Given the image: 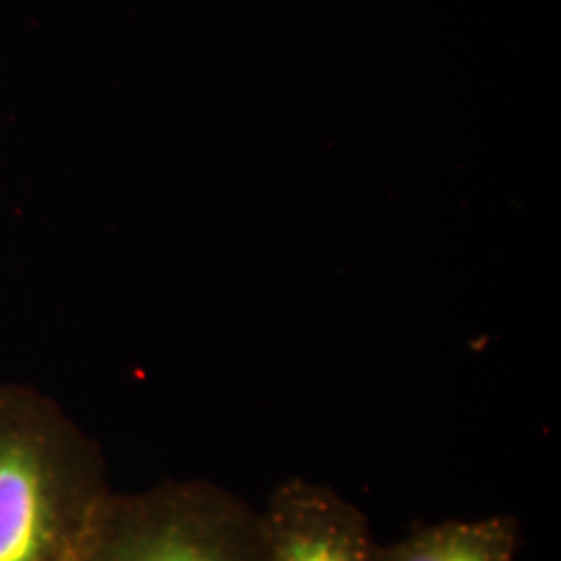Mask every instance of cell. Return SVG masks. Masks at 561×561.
I'll return each mask as SVG.
<instances>
[{
    "label": "cell",
    "instance_id": "obj_1",
    "mask_svg": "<svg viewBox=\"0 0 561 561\" xmlns=\"http://www.w3.org/2000/svg\"><path fill=\"white\" fill-rule=\"evenodd\" d=\"M113 489L101 445L59 403L0 385V561H78Z\"/></svg>",
    "mask_w": 561,
    "mask_h": 561
},
{
    "label": "cell",
    "instance_id": "obj_2",
    "mask_svg": "<svg viewBox=\"0 0 561 561\" xmlns=\"http://www.w3.org/2000/svg\"><path fill=\"white\" fill-rule=\"evenodd\" d=\"M78 561H268L259 510L202 479L111 493Z\"/></svg>",
    "mask_w": 561,
    "mask_h": 561
},
{
    "label": "cell",
    "instance_id": "obj_3",
    "mask_svg": "<svg viewBox=\"0 0 561 561\" xmlns=\"http://www.w3.org/2000/svg\"><path fill=\"white\" fill-rule=\"evenodd\" d=\"M259 522L268 561H377L379 542L366 514L321 482H280Z\"/></svg>",
    "mask_w": 561,
    "mask_h": 561
},
{
    "label": "cell",
    "instance_id": "obj_4",
    "mask_svg": "<svg viewBox=\"0 0 561 561\" xmlns=\"http://www.w3.org/2000/svg\"><path fill=\"white\" fill-rule=\"evenodd\" d=\"M520 522L514 516L424 524L403 539L379 542L377 561H516Z\"/></svg>",
    "mask_w": 561,
    "mask_h": 561
}]
</instances>
